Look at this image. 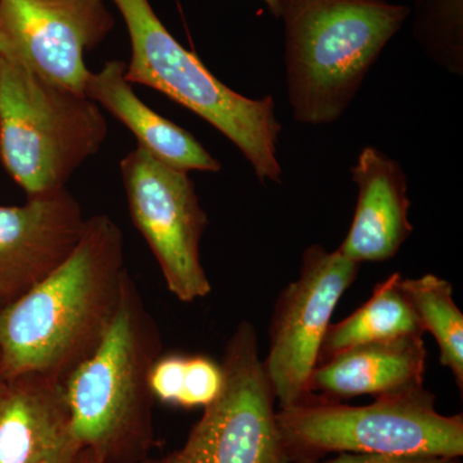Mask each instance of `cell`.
<instances>
[{
  "instance_id": "obj_13",
  "label": "cell",
  "mask_w": 463,
  "mask_h": 463,
  "mask_svg": "<svg viewBox=\"0 0 463 463\" xmlns=\"http://www.w3.org/2000/svg\"><path fill=\"white\" fill-rule=\"evenodd\" d=\"M352 175L358 201L340 252L359 264L389 260L413 231L404 170L380 149L364 147Z\"/></svg>"
},
{
  "instance_id": "obj_9",
  "label": "cell",
  "mask_w": 463,
  "mask_h": 463,
  "mask_svg": "<svg viewBox=\"0 0 463 463\" xmlns=\"http://www.w3.org/2000/svg\"><path fill=\"white\" fill-rule=\"evenodd\" d=\"M361 264L307 246L297 281L282 289L269 328V352L263 361L279 408L307 403L317 397L310 380L318 365L323 340L341 297L354 283Z\"/></svg>"
},
{
  "instance_id": "obj_4",
  "label": "cell",
  "mask_w": 463,
  "mask_h": 463,
  "mask_svg": "<svg viewBox=\"0 0 463 463\" xmlns=\"http://www.w3.org/2000/svg\"><path fill=\"white\" fill-rule=\"evenodd\" d=\"M132 44L125 70L130 84L165 94L219 130L246 157L259 181H281L277 145L282 125L273 97L251 99L218 78L164 26L148 0H112Z\"/></svg>"
},
{
  "instance_id": "obj_16",
  "label": "cell",
  "mask_w": 463,
  "mask_h": 463,
  "mask_svg": "<svg viewBox=\"0 0 463 463\" xmlns=\"http://www.w3.org/2000/svg\"><path fill=\"white\" fill-rule=\"evenodd\" d=\"M401 273L374 286L373 297L336 325H330L323 340L318 364L344 350L364 344L402 337H422L419 316L401 288Z\"/></svg>"
},
{
  "instance_id": "obj_8",
  "label": "cell",
  "mask_w": 463,
  "mask_h": 463,
  "mask_svg": "<svg viewBox=\"0 0 463 463\" xmlns=\"http://www.w3.org/2000/svg\"><path fill=\"white\" fill-rule=\"evenodd\" d=\"M134 227L148 243L166 288L192 303L212 292L201 263V240L209 219L188 173L164 165L137 146L120 163Z\"/></svg>"
},
{
  "instance_id": "obj_14",
  "label": "cell",
  "mask_w": 463,
  "mask_h": 463,
  "mask_svg": "<svg viewBox=\"0 0 463 463\" xmlns=\"http://www.w3.org/2000/svg\"><path fill=\"white\" fill-rule=\"evenodd\" d=\"M428 350L422 337H402L344 350L317 365L310 380L313 394L341 402L373 395L402 394L423 388Z\"/></svg>"
},
{
  "instance_id": "obj_15",
  "label": "cell",
  "mask_w": 463,
  "mask_h": 463,
  "mask_svg": "<svg viewBox=\"0 0 463 463\" xmlns=\"http://www.w3.org/2000/svg\"><path fill=\"white\" fill-rule=\"evenodd\" d=\"M125 70L124 61H109L99 72L90 71L85 81V96L125 125L139 147L164 165L185 173L219 172L222 164L190 132L138 99L125 78Z\"/></svg>"
},
{
  "instance_id": "obj_2",
  "label": "cell",
  "mask_w": 463,
  "mask_h": 463,
  "mask_svg": "<svg viewBox=\"0 0 463 463\" xmlns=\"http://www.w3.org/2000/svg\"><path fill=\"white\" fill-rule=\"evenodd\" d=\"M160 330L128 274L114 321L99 346L62 383L72 429L103 463H141L154 446L149 373Z\"/></svg>"
},
{
  "instance_id": "obj_6",
  "label": "cell",
  "mask_w": 463,
  "mask_h": 463,
  "mask_svg": "<svg viewBox=\"0 0 463 463\" xmlns=\"http://www.w3.org/2000/svg\"><path fill=\"white\" fill-rule=\"evenodd\" d=\"M279 434L289 463H316L328 453L390 456H463V414L439 413L423 388L353 407L317 395L279 408Z\"/></svg>"
},
{
  "instance_id": "obj_1",
  "label": "cell",
  "mask_w": 463,
  "mask_h": 463,
  "mask_svg": "<svg viewBox=\"0 0 463 463\" xmlns=\"http://www.w3.org/2000/svg\"><path fill=\"white\" fill-rule=\"evenodd\" d=\"M128 274L120 227L106 214L87 218L65 263L0 307V380L62 383L108 332Z\"/></svg>"
},
{
  "instance_id": "obj_10",
  "label": "cell",
  "mask_w": 463,
  "mask_h": 463,
  "mask_svg": "<svg viewBox=\"0 0 463 463\" xmlns=\"http://www.w3.org/2000/svg\"><path fill=\"white\" fill-rule=\"evenodd\" d=\"M114 26L105 0H0V56L84 94L85 54Z\"/></svg>"
},
{
  "instance_id": "obj_23",
  "label": "cell",
  "mask_w": 463,
  "mask_h": 463,
  "mask_svg": "<svg viewBox=\"0 0 463 463\" xmlns=\"http://www.w3.org/2000/svg\"><path fill=\"white\" fill-rule=\"evenodd\" d=\"M273 17L279 18V0H263Z\"/></svg>"
},
{
  "instance_id": "obj_7",
  "label": "cell",
  "mask_w": 463,
  "mask_h": 463,
  "mask_svg": "<svg viewBox=\"0 0 463 463\" xmlns=\"http://www.w3.org/2000/svg\"><path fill=\"white\" fill-rule=\"evenodd\" d=\"M221 365V392L203 408L183 447L141 463H289L251 323H239Z\"/></svg>"
},
{
  "instance_id": "obj_20",
  "label": "cell",
  "mask_w": 463,
  "mask_h": 463,
  "mask_svg": "<svg viewBox=\"0 0 463 463\" xmlns=\"http://www.w3.org/2000/svg\"><path fill=\"white\" fill-rule=\"evenodd\" d=\"M185 356H158L149 373V389L155 401L176 405L181 395Z\"/></svg>"
},
{
  "instance_id": "obj_5",
  "label": "cell",
  "mask_w": 463,
  "mask_h": 463,
  "mask_svg": "<svg viewBox=\"0 0 463 463\" xmlns=\"http://www.w3.org/2000/svg\"><path fill=\"white\" fill-rule=\"evenodd\" d=\"M108 136L102 109L90 97L0 56V161L27 199L66 190Z\"/></svg>"
},
{
  "instance_id": "obj_22",
  "label": "cell",
  "mask_w": 463,
  "mask_h": 463,
  "mask_svg": "<svg viewBox=\"0 0 463 463\" xmlns=\"http://www.w3.org/2000/svg\"><path fill=\"white\" fill-rule=\"evenodd\" d=\"M75 463H103L96 453L91 452L90 449H83L79 453L78 458Z\"/></svg>"
},
{
  "instance_id": "obj_18",
  "label": "cell",
  "mask_w": 463,
  "mask_h": 463,
  "mask_svg": "<svg viewBox=\"0 0 463 463\" xmlns=\"http://www.w3.org/2000/svg\"><path fill=\"white\" fill-rule=\"evenodd\" d=\"M416 42L437 65L463 75V0H412Z\"/></svg>"
},
{
  "instance_id": "obj_11",
  "label": "cell",
  "mask_w": 463,
  "mask_h": 463,
  "mask_svg": "<svg viewBox=\"0 0 463 463\" xmlns=\"http://www.w3.org/2000/svg\"><path fill=\"white\" fill-rule=\"evenodd\" d=\"M87 218L67 190L0 206V307L26 294L65 263Z\"/></svg>"
},
{
  "instance_id": "obj_24",
  "label": "cell",
  "mask_w": 463,
  "mask_h": 463,
  "mask_svg": "<svg viewBox=\"0 0 463 463\" xmlns=\"http://www.w3.org/2000/svg\"><path fill=\"white\" fill-rule=\"evenodd\" d=\"M2 388H3V380H0V392H2Z\"/></svg>"
},
{
  "instance_id": "obj_19",
  "label": "cell",
  "mask_w": 463,
  "mask_h": 463,
  "mask_svg": "<svg viewBox=\"0 0 463 463\" xmlns=\"http://www.w3.org/2000/svg\"><path fill=\"white\" fill-rule=\"evenodd\" d=\"M223 386V370L206 356H185L181 395L176 407H203L218 397Z\"/></svg>"
},
{
  "instance_id": "obj_17",
  "label": "cell",
  "mask_w": 463,
  "mask_h": 463,
  "mask_svg": "<svg viewBox=\"0 0 463 463\" xmlns=\"http://www.w3.org/2000/svg\"><path fill=\"white\" fill-rule=\"evenodd\" d=\"M401 288L419 316L423 331L430 332L440 349V364L449 368L463 390V315L453 300V288L434 274L402 277Z\"/></svg>"
},
{
  "instance_id": "obj_21",
  "label": "cell",
  "mask_w": 463,
  "mask_h": 463,
  "mask_svg": "<svg viewBox=\"0 0 463 463\" xmlns=\"http://www.w3.org/2000/svg\"><path fill=\"white\" fill-rule=\"evenodd\" d=\"M316 463H459L458 458L428 456H390L377 453H337L335 458Z\"/></svg>"
},
{
  "instance_id": "obj_3",
  "label": "cell",
  "mask_w": 463,
  "mask_h": 463,
  "mask_svg": "<svg viewBox=\"0 0 463 463\" xmlns=\"http://www.w3.org/2000/svg\"><path fill=\"white\" fill-rule=\"evenodd\" d=\"M412 8L388 0H279L292 116L339 120Z\"/></svg>"
},
{
  "instance_id": "obj_12",
  "label": "cell",
  "mask_w": 463,
  "mask_h": 463,
  "mask_svg": "<svg viewBox=\"0 0 463 463\" xmlns=\"http://www.w3.org/2000/svg\"><path fill=\"white\" fill-rule=\"evenodd\" d=\"M81 450L62 383L35 374L3 381L0 463H75Z\"/></svg>"
}]
</instances>
